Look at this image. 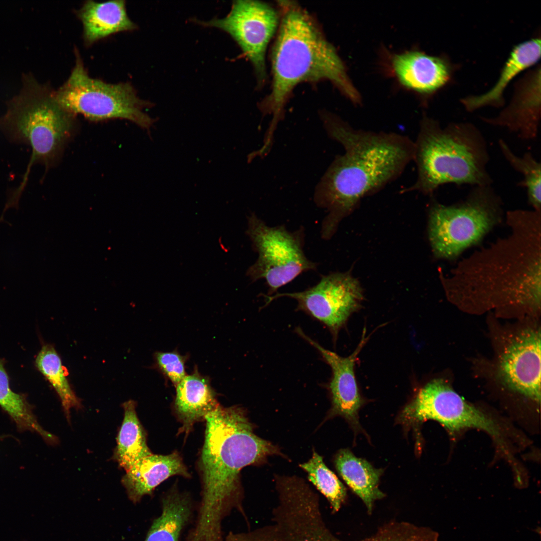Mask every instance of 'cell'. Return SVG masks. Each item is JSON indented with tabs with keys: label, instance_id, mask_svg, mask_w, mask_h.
<instances>
[{
	"label": "cell",
	"instance_id": "cell-1",
	"mask_svg": "<svg viewBox=\"0 0 541 541\" xmlns=\"http://www.w3.org/2000/svg\"><path fill=\"white\" fill-rule=\"evenodd\" d=\"M541 211L506 213L510 232L460 261L441 277L449 298L485 305L539 308L541 293Z\"/></svg>",
	"mask_w": 541,
	"mask_h": 541
},
{
	"label": "cell",
	"instance_id": "cell-2",
	"mask_svg": "<svg viewBox=\"0 0 541 541\" xmlns=\"http://www.w3.org/2000/svg\"><path fill=\"white\" fill-rule=\"evenodd\" d=\"M329 136L345 152L337 156L318 183L316 204L327 210L322 237L330 238L339 222L364 196L397 178L414 159L415 146L408 136L394 132L357 129L337 116L324 113Z\"/></svg>",
	"mask_w": 541,
	"mask_h": 541
},
{
	"label": "cell",
	"instance_id": "cell-3",
	"mask_svg": "<svg viewBox=\"0 0 541 541\" xmlns=\"http://www.w3.org/2000/svg\"><path fill=\"white\" fill-rule=\"evenodd\" d=\"M206 428L199 461L202 497L188 541H224L222 522L234 508L242 512L239 472L279 453L257 436L244 410L219 405L204 419Z\"/></svg>",
	"mask_w": 541,
	"mask_h": 541
},
{
	"label": "cell",
	"instance_id": "cell-4",
	"mask_svg": "<svg viewBox=\"0 0 541 541\" xmlns=\"http://www.w3.org/2000/svg\"><path fill=\"white\" fill-rule=\"evenodd\" d=\"M280 15L271 54L272 84L260 104L264 114L273 116L264 139L273 140L292 91L299 83L327 80L354 104L360 95L353 85L335 48L313 17L295 2H279Z\"/></svg>",
	"mask_w": 541,
	"mask_h": 541
},
{
	"label": "cell",
	"instance_id": "cell-5",
	"mask_svg": "<svg viewBox=\"0 0 541 541\" xmlns=\"http://www.w3.org/2000/svg\"><path fill=\"white\" fill-rule=\"evenodd\" d=\"M414 146L417 179L402 192L432 195L440 186L448 183L492 185L487 170V142L472 123L453 122L443 127L438 120L424 115Z\"/></svg>",
	"mask_w": 541,
	"mask_h": 541
},
{
	"label": "cell",
	"instance_id": "cell-6",
	"mask_svg": "<svg viewBox=\"0 0 541 541\" xmlns=\"http://www.w3.org/2000/svg\"><path fill=\"white\" fill-rule=\"evenodd\" d=\"M20 92L9 100L0 118V129L9 140L32 149L30 166L46 168L59 157L75 129V115L57 101L55 91L31 74L23 76Z\"/></svg>",
	"mask_w": 541,
	"mask_h": 541
},
{
	"label": "cell",
	"instance_id": "cell-7",
	"mask_svg": "<svg viewBox=\"0 0 541 541\" xmlns=\"http://www.w3.org/2000/svg\"><path fill=\"white\" fill-rule=\"evenodd\" d=\"M502 201L492 185L474 186L456 204H432L429 237L439 258L452 259L476 244L502 219Z\"/></svg>",
	"mask_w": 541,
	"mask_h": 541
},
{
	"label": "cell",
	"instance_id": "cell-8",
	"mask_svg": "<svg viewBox=\"0 0 541 541\" xmlns=\"http://www.w3.org/2000/svg\"><path fill=\"white\" fill-rule=\"evenodd\" d=\"M68 80L56 91L58 103L76 116L93 121L120 119L149 129L155 120L143 112L151 104L139 98L129 83L110 84L91 77L78 52Z\"/></svg>",
	"mask_w": 541,
	"mask_h": 541
},
{
	"label": "cell",
	"instance_id": "cell-9",
	"mask_svg": "<svg viewBox=\"0 0 541 541\" xmlns=\"http://www.w3.org/2000/svg\"><path fill=\"white\" fill-rule=\"evenodd\" d=\"M246 233L258 253L246 275L252 282L264 280L268 289L266 295L276 293L302 273L317 269V263L308 259L303 251L302 229L291 232L284 225L269 226L252 213L247 217Z\"/></svg>",
	"mask_w": 541,
	"mask_h": 541
},
{
	"label": "cell",
	"instance_id": "cell-10",
	"mask_svg": "<svg viewBox=\"0 0 541 541\" xmlns=\"http://www.w3.org/2000/svg\"><path fill=\"white\" fill-rule=\"evenodd\" d=\"M427 420L440 423L451 432L467 428L482 430L502 447V430L492 418L466 401L442 379L422 387L399 414L397 422L405 428Z\"/></svg>",
	"mask_w": 541,
	"mask_h": 541
},
{
	"label": "cell",
	"instance_id": "cell-11",
	"mask_svg": "<svg viewBox=\"0 0 541 541\" xmlns=\"http://www.w3.org/2000/svg\"><path fill=\"white\" fill-rule=\"evenodd\" d=\"M280 20L279 10L263 2L234 1L224 18L201 22L219 29L236 42L254 68L259 85L266 78L265 57L268 45L277 32Z\"/></svg>",
	"mask_w": 541,
	"mask_h": 541
},
{
	"label": "cell",
	"instance_id": "cell-12",
	"mask_svg": "<svg viewBox=\"0 0 541 541\" xmlns=\"http://www.w3.org/2000/svg\"><path fill=\"white\" fill-rule=\"evenodd\" d=\"M263 296L265 305L281 297L295 300L298 309L322 323L335 334L360 307L363 297L358 282L348 273H340L323 276L317 284L303 291Z\"/></svg>",
	"mask_w": 541,
	"mask_h": 541
},
{
	"label": "cell",
	"instance_id": "cell-13",
	"mask_svg": "<svg viewBox=\"0 0 541 541\" xmlns=\"http://www.w3.org/2000/svg\"><path fill=\"white\" fill-rule=\"evenodd\" d=\"M498 373L510 389L540 400V332L527 329L513 338L501 354Z\"/></svg>",
	"mask_w": 541,
	"mask_h": 541
},
{
	"label": "cell",
	"instance_id": "cell-14",
	"mask_svg": "<svg viewBox=\"0 0 541 541\" xmlns=\"http://www.w3.org/2000/svg\"><path fill=\"white\" fill-rule=\"evenodd\" d=\"M297 332L319 351L331 368L332 376L329 389L332 399V408L329 417L341 416L348 422L355 432L361 431L358 412L364 401L357 387L354 366L356 358L367 341L365 332L363 333L362 339L354 352L347 357H343L321 346L306 335L301 329H297Z\"/></svg>",
	"mask_w": 541,
	"mask_h": 541
},
{
	"label": "cell",
	"instance_id": "cell-15",
	"mask_svg": "<svg viewBox=\"0 0 541 541\" xmlns=\"http://www.w3.org/2000/svg\"><path fill=\"white\" fill-rule=\"evenodd\" d=\"M540 105L539 66L518 82L509 104L497 116L480 119L489 125L506 128L522 140H533L539 133Z\"/></svg>",
	"mask_w": 541,
	"mask_h": 541
},
{
	"label": "cell",
	"instance_id": "cell-16",
	"mask_svg": "<svg viewBox=\"0 0 541 541\" xmlns=\"http://www.w3.org/2000/svg\"><path fill=\"white\" fill-rule=\"evenodd\" d=\"M391 72L403 87L421 96H429L449 80L451 68L447 61L418 51L393 54Z\"/></svg>",
	"mask_w": 541,
	"mask_h": 541
},
{
	"label": "cell",
	"instance_id": "cell-17",
	"mask_svg": "<svg viewBox=\"0 0 541 541\" xmlns=\"http://www.w3.org/2000/svg\"><path fill=\"white\" fill-rule=\"evenodd\" d=\"M126 472L121 482L129 499L134 503L151 494L156 487L170 477L190 476L182 458L176 451L167 455L151 453Z\"/></svg>",
	"mask_w": 541,
	"mask_h": 541
},
{
	"label": "cell",
	"instance_id": "cell-18",
	"mask_svg": "<svg viewBox=\"0 0 541 541\" xmlns=\"http://www.w3.org/2000/svg\"><path fill=\"white\" fill-rule=\"evenodd\" d=\"M219 405L206 378L197 371L186 375L176 386L174 409L182 424L179 432L188 435L195 423L204 420Z\"/></svg>",
	"mask_w": 541,
	"mask_h": 541
},
{
	"label": "cell",
	"instance_id": "cell-19",
	"mask_svg": "<svg viewBox=\"0 0 541 541\" xmlns=\"http://www.w3.org/2000/svg\"><path fill=\"white\" fill-rule=\"evenodd\" d=\"M83 27V38L89 46L112 34L135 30L136 25L128 17L125 2L114 1L85 2L77 12Z\"/></svg>",
	"mask_w": 541,
	"mask_h": 541
},
{
	"label": "cell",
	"instance_id": "cell-20",
	"mask_svg": "<svg viewBox=\"0 0 541 541\" xmlns=\"http://www.w3.org/2000/svg\"><path fill=\"white\" fill-rule=\"evenodd\" d=\"M540 57V38H533L517 45L511 52L494 86L483 94L462 99L461 104L468 112L485 106H502L503 93L507 85L520 72L535 64Z\"/></svg>",
	"mask_w": 541,
	"mask_h": 541
},
{
	"label": "cell",
	"instance_id": "cell-21",
	"mask_svg": "<svg viewBox=\"0 0 541 541\" xmlns=\"http://www.w3.org/2000/svg\"><path fill=\"white\" fill-rule=\"evenodd\" d=\"M334 462L343 479L361 499L368 513H371L375 501L385 496L379 488L383 470L374 467L367 460L356 457L347 449L340 450Z\"/></svg>",
	"mask_w": 541,
	"mask_h": 541
},
{
	"label": "cell",
	"instance_id": "cell-22",
	"mask_svg": "<svg viewBox=\"0 0 541 541\" xmlns=\"http://www.w3.org/2000/svg\"><path fill=\"white\" fill-rule=\"evenodd\" d=\"M161 509L144 541H178L192 514L190 498L176 489H171L163 497Z\"/></svg>",
	"mask_w": 541,
	"mask_h": 541
},
{
	"label": "cell",
	"instance_id": "cell-23",
	"mask_svg": "<svg viewBox=\"0 0 541 541\" xmlns=\"http://www.w3.org/2000/svg\"><path fill=\"white\" fill-rule=\"evenodd\" d=\"M124 418L117 437L114 458L126 471L139 460L152 453L146 440L145 430L138 418L136 402H124Z\"/></svg>",
	"mask_w": 541,
	"mask_h": 541
},
{
	"label": "cell",
	"instance_id": "cell-24",
	"mask_svg": "<svg viewBox=\"0 0 541 541\" xmlns=\"http://www.w3.org/2000/svg\"><path fill=\"white\" fill-rule=\"evenodd\" d=\"M0 406L10 415L20 430L36 432L48 443L57 442L56 436L44 429L38 422L32 407L25 397L11 389L8 376L1 360Z\"/></svg>",
	"mask_w": 541,
	"mask_h": 541
},
{
	"label": "cell",
	"instance_id": "cell-25",
	"mask_svg": "<svg viewBox=\"0 0 541 541\" xmlns=\"http://www.w3.org/2000/svg\"><path fill=\"white\" fill-rule=\"evenodd\" d=\"M36 365L55 390L65 414L69 418L70 409L79 407L80 403L67 378L61 358L52 345L46 344L42 347L37 356Z\"/></svg>",
	"mask_w": 541,
	"mask_h": 541
},
{
	"label": "cell",
	"instance_id": "cell-26",
	"mask_svg": "<svg viewBox=\"0 0 541 541\" xmlns=\"http://www.w3.org/2000/svg\"><path fill=\"white\" fill-rule=\"evenodd\" d=\"M500 151L509 165L520 173L523 179L518 185L526 189L528 201L534 210L541 211V164L530 152L522 156L516 155L506 142L500 139L498 142Z\"/></svg>",
	"mask_w": 541,
	"mask_h": 541
},
{
	"label": "cell",
	"instance_id": "cell-27",
	"mask_svg": "<svg viewBox=\"0 0 541 541\" xmlns=\"http://www.w3.org/2000/svg\"><path fill=\"white\" fill-rule=\"evenodd\" d=\"M300 467L308 474L309 480L329 501L333 512L341 508L347 497L346 487L326 465L323 458L314 452L312 457Z\"/></svg>",
	"mask_w": 541,
	"mask_h": 541
},
{
	"label": "cell",
	"instance_id": "cell-28",
	"mask_svg": "<svg viewBox=\"0 0 541 541\" xmlns=\"http://www.w3.org/2000/svg\"><path fill=\"white\" fill-rule=\"evenodd\" d=\"M333 541H342L337 536ZM361 541H430L424 529L405 521H390Z\"/></svg>",
	"mask_w": 541,
	"mask_h": 541
},
{
	"label": "cell",
	"instance_id": "cell-29",
	"mask_svg": "<svg viewBox=\"0 0 541 541\" xmlns=\"http://www.w3.org/2000/svg\"><path fill=\"white\" fill-rule=\"evenodd\" d=\"M158 367L172 383L176 386L186 375L184 357L176 352H157Z\"/></svg>",
	"mask_w": 541,
	"mask_h": 541
},
{
	"label": "cell",
	"instance_id": "cell-30",
	"mask_svg": "<svg viewBox=\"0 0 541 541\" xmlns=\"http://www.w3.org/2000/svg\"><path fill=\"white\" fill-rule=\"evenodd\" d=\"M4 437H5L4 436H0V439L2 438H4Z\"/></svg>",
	"mask_w": 541,
	"mask_h": 541
}]
</instances>
